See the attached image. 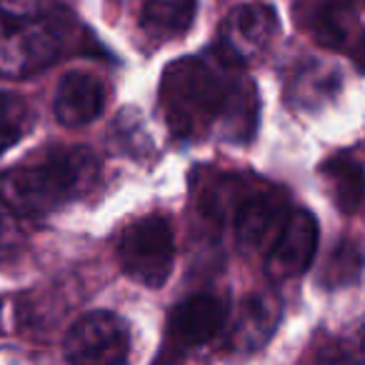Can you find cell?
I'll use <instances>...</instances> for the list:
<instances>
[{
  "label": "cell",
  "mask_w": 365,
  "mask_h": 365,
  "mask_svg": "<svg viewBox=\"0 0 365 365\" xmlns=\"http://www.w3.org/2000/svg\"><path fill=\"white\" fill-rule=\"evenodd\" d=\"M288 198L278 188L250 190L235 208V238L243 250H263L275 243L288 220Z\"/></svg>",
  "instance_id": "obj_6"
},
{
  "label": "cell",
  "mask_w": 365,
  "mask_h": 365,
  "mask_svg": "<svg viewBox=\"0 0 365 365\" xmlns=\"http://www.w3.org/2000/svg\"><path fill=\"white\" fill-rule=\"evenodd\" d=\"M71 33L58 0H0V76H36L68 51Z\"/></svg>",
  "instance_id": "obj_3"
},
{
  "label": "cell",
  "mask_w": 365,
  "mask_h": 365,
  "mask_svg": "<svg viewBox=\"0 0 365 365\" xmlns=\"http://www.w3.org/2000/svg\"><path fill=\"white\" fill-rule=\"evenodd\" d=\"M335 6H340V8H345V11H358V8H363L365 6V0H333Z\"/></svg>",
  "instance_id": "obj_19"
},
{
  "label": "cell",
  "mask_w": 365,
  "mask_h": 365,
  "mask_svg": "<svg viewBox=\"0 0 365 365\" xmlns=\"http://www.w3.org/2000/svg\"><path fill=\"white\" fill-rule=\"evenodd\" d=\"M278 31V18L275 11L268 6H238L225 18L223 28V48L230 58L245 61V58L258 56L268 48Z\"/></svg>",
  "instance_id": "obj_9"
},
{
  "label": "cell",
  "mask_w": 365,
  "mask_h": 365,
  "mask_svg": "<svg viewBox=\"0 0 365 365\" xmlns=\"http://www.w3.org/2000/svg\"><path fill=\"white\" fill-rule=\"evenodd\" d=\"M353 61H355V66H358V71H360V73H365V36L360 38V43L355 46Z\"/></svg>",
  "instance_id": "obj_18"
},
{
  "label": "cell",
  "mask_w": 365,
  "mask_h": 365,
  "mask_svg": "<svg viewBox=\"0 0 365 365\" xmlns=\"http://www.w3.org/2000/svg\"><path fill=\"white\" fill-rule=\"evenodd\" d=\"M365 255L353 240H338L333 250H330L328 260H325V268L320 273V283L325 288H345V285L355 283L363 273Z\"/></svg>",
  "instance_id": "obj_14"
},
{
  "label": "cell",
  "mask_w": 365,
  "mask_h": 365,
  "mask_svg": "<svg viewBox=\"0 0 365 365\" xmlns=\"http://www.w3.org/2000/svg\"><path fill=\"white\" fill-rule=\"evenodd\" d=\"M66 358L71 363H125L130 358V335L125 323L106 310L83 315L66 335Z\"/></svg>",
  "instance_id": "obj_5"
},
{
  "label": "cell",
  "mask_w": 365,
  "mask_h": 365,
  "mask_svg": "<svg viewBox=\"0 0 365 365\" xmlns=\"http://www.w3.org/2000/svg\"><path fill=\"white\" fill-rule=\"evenodd\" d=\"M28 220H23L6 200L0 198V260L13 258L28 240Z\"/></svg>",
  "instance_id": "obj_15"
},
{
  "label": "cell",
  "mask_w": 365,
  "mask_h": 365,
  "mask_svg": "<svg viewBox=\"0 0 365 365\" xmlns=\"http://www.w3.org/2000/svg\"><path fill=\"white\" fill-rule=\"evenodd\" d=\"M21 135L23 128H0V155L11 145H16V140H21Z\"/></svg>",
  "instance_id": "obj_17"
},
{
  "label": "cell",
  "mask_w": 365,
  "mask_h": 365,
  "mask_svg": "<svg viewBox=\"0 0 365 365\" xmlns=\"http://www.w3.org/2000/svg\"><path fill=\"white\" fill-rule=\"evenodd\" d=\"M318 248V223L305 210H293L283 230L270 245L265 273L273 280H285L300 275L310 265Z\"/></svg>",
  "instance_id": "obj_8"
},
{
  "label": "cell",
  "mask_w": 365,
  "mask_h": 365,
  "mask_svg": "<svg viewBox=\"0 0 365 365\" xmlns=\"http://www.w3.org/2000/svg\"><path fill=\"white\" fill-rule=\"evenodd\" d=\"M28 115L26 101L0 91V128H23Z\"/></svg>",
  "instance_id": "obj_16"
},
{
  "label": "cell",
  "mask_w": 365,
  "mask_h": 365,
  "mask_svg": "<svg viewBox=\"0 0 365 365\" xmlns=\"http://www.w3.org/2000/svg\"><path fill=\"white\" fill-rule=\"evenodd\" d=\"M175 240L173 225L163 215H148L123 230L118 240V260L123 270L148 288H160L173 270Z\"/></svg>",
  "instance_id": "obj_4"
},
{
  "label": "cell",
  "mask_w": 365,
  "mask_h": 365,
  "mask_svg": "<svg viewBox=\"0 0 365 365\" xmlns=\"http://www.w3.org/2000/svg\"><path fill=\"white\" fill-rule=\"evenodd\" d=\"M101 163L83 145H53L0 173V198L23 220L36 223L86 195L98 182Z\"/></svg>",
  "instance_id": "obj_2"
},
{
  "label": "cell",
  "mask_w": 365,
  "mask_h": 365,
  "mask_svg": "<svg viewBox=\"0 0 365 365\" xmlns=\"http://www.w3.org/2000/svg\"><path fill=\"white\" fill-rule=\"evenodd\" d=\"M106 108V88L96 76L83 71H71L61 78L56 91L53 110L68 128H81L93 123Z\"/></svg>",
  "instance_id": "obj_10"
},
{
  "label": "cell",
  "mask_w": 365,
  "mask_h": 365,
  "mask_svg": "<svg viewBox=\"0 0 365 365\" xmlns=\"http://www.w3.org/2000/svg\"><path fill=\"white\" fill-rule=\"evenodd\" d=\"M195 18V0H143L140 26L158 41L188 33Z\"/></svg>",
  "instance_id": "obj_13"
},
{
  "label": "cell",
  "mask_w": 365,
  "mask_h": 365,
  "mask_svg": "<svg viewBox=\"0 0 365 365\" xmlns=\"http://www.w3.org/2000/svg\"><path fill=\"white\" fill-rule=\"evenodd\" d=\"M238 63L223 48L213 58L175 61L160 81V106L173 135L182 140L205 138L213 128L235 143L253 138L258 125V93L250 78H233Z\"/></svg>",
  "instance_id": "obj_1"
},
{
  "label": "cell",
  "mask_w": 365,
  "mask_h": 365,
  "mask_svg": "<svg viewBox=\"0 0 365 365\" xmlns=\"http://www.w3.org/2000/svg\"><path fill=\"white\" fill-rule=\"evenodd\" d=\"M280 320V303L268 293H253L240 305V313L230 328V345L240 353L258 350L273 338Z\"/></svg>",
  "instance_id": "obj_11"
},
{
  "label": "cell",
  "mask_w": 365,
  "mask_h": 365,
  "mask_svg": "<svg viewBox=\"0 0 365 365\" xmlns=\"http://www.w3.org/2000/svg\"><path fill=\"white\" fill-rule=\"evenodd\" d=\"M320 175L328 182V190L333 195L335 205L343 213H355L365 200V173L360 163L348 153L328 158L320 165Z\"/></svg>",
  "instance_id": "obj_12"
},
{
  "label": "cell",
  "mask_w": 365,
  "mask_h": 365,
  "mask_svg": "<svg viewBox=\"0 0 365 365\" xmlns=\"http://www.w3.org/2000/svg\"><path fill=\"white\" fill-rule=\"evenodd\" d=\"M228 310L215 295L198 293L180 300L168 318V338L175 348L193 350L210 343L225 328Z\"/></svg>",
  "instance_id": "obj_7"
}]
</instances>
